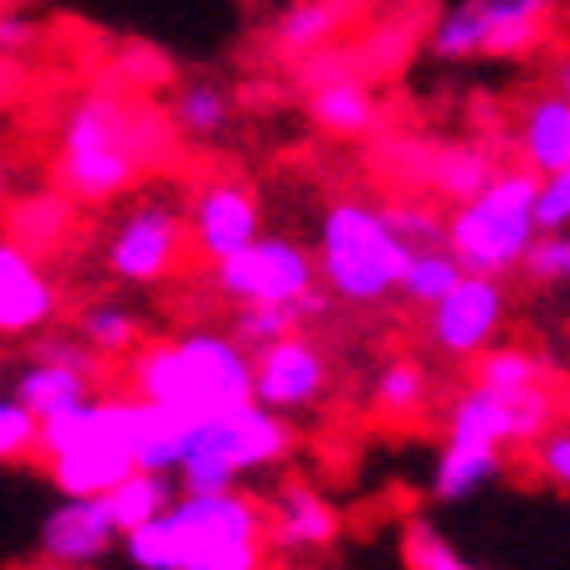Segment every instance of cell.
Instances as JSON below:
<instances>
[{"instance_id":"83f0119b","label":"cell","mask_w":570,"mask_h":570,"mask_svg":"<svg viewBox=\"0 0 570 570\" xmlns=\"http://www.w3.org/2000/svg\"><path fill=\"white\" fill-rule=\"evenodd\" d=\"M426 401H432V381H426L422 360H412V355L385 360L381 375H375V416L406 426L426 412Z\"/></svg>"},{"instance_id":"603a6c76","label":"cell","mask_w":570,"mask_h":570,"mask_svg":"<svg viewBox=\"0 0 570 570\" xmlns=\"http://www.w3.org/2000/svg\"><path fill=\"white\" fill-rule=\"evenodd\" d=\"M499 170V155L489 145H438L422 149V165H416V186L426 180V190L442 200H468L473 190L489 186V175Z\"/></svg>"},{"instance_id":"5b68a950","label":"cell","mask_w":570,"mask_h":570,"mask_svg":"<svg viewBox=\"0 0 570 570\" xmlns=\"http://www.w3.org/2000/svg\"><path fill=\"white\" fill-rule=\"evenodd\" d=\"M298 452V426L278 412H263L257 401L232 406V412L196 422L175 468L180 493H226L242 489L247 478L273 473Z\"/></svg>"},{"instance_id":"d6986e66","label":"cell","mask_w":570,"mask_h":570,"mask_svg":"<svg viewBox=\"0 0 570 570\" xmlns=\"http://www.w3.org/2000/svg\"><path fill=\"white\" fill-rule=\"evenodd\" d=\"M360 16H365V0H293L273 21V52L288 57V62L324 52L355 27Z\"/></svg>"},{"instance_id":"cb8c5ba5","label":"cell","mask_w":570,"mask_h":570,"mask_svg":"<svg viewBox=\"0 0 570 570\" xmlns=\"http://www.w3.org/2000/svg\"><path fill=\"white\" fill-rule=\"evenodd\" d=\"M190 438V422H180L175 412L155 406V401H129V452H134V468L145 473H170L180 468V452H186Z\"/></svg>"},{"instance_id":"ba28073f","label":"cell","mask_w":570,"mask_h":570,"mask_svg":"<svg viewBox=\"0 0 570 570\" xmlns=\"http://www.w3.org/2000/svg\"><path fill=\"white\" fill-rule=\"evenodd\" d=\"M190 257L186 212L175 196H139L104 237V273L124 288H159Z\"/></svg>"},{"instance_id":"7c38bea8","label":"cell","mask_w":570,"mask_h":570,"mask_svg":"<svg viewBox=\"0 0 570 570\" xmlns=\"http://www.w3.org/2000/svg\"><path fill=\"white\" fill-rule=\"evenodd\" d=\"M509 324V288L499 278L463 273L458 288H448L426 308V345L442 360H473L504 340Z\"/></svg>"},{"instance_id":"484cf974","label":"cell","mask_w":570,"mask_h":570,"mask_svg":"<svg viewBox=\"0 0 570 570\" xmlns=\"http://www.w3.org/2000/svg\"><path fill=\"white\" fill-rule=\"evenodd\" d=\"M72 340L94 360H129V350L145 340V318L129 304H119V298H94V304L78 308Z\"/></svg>"},{"instance_id":"5bb4252c","label":"cell","mask_w":570,"mask_h":570,"mask_svg":"<svg viewBox=\"0 0 570 570\" xmlns=\"http://www.w3.org/2000/svg\"><path fill=\"white\" fill-rule=\"evenodd\" d=\"M263 534L267 550H283V556H324L345 534V514L330 493H318L304 478H288L263 504Z\"/></svg>"},{"instance_id":"f546056e","label":"cell","mask_w":570,"mask_h":570,"mask_svg":"<svg viewBox=\"0 0 570 570\" xmlns=\"http://www.w3.org/2000/svg\"><path fill=\"white\" fill-rule=\"evenodd\" d=\"M458 278H463L458 257H452L448 247H426V253H412V263L401 267L396 298H406V304H416V308H432L448 288H458Z\"/></svg>"},{"instance_id":"7a4b0ae2","label":"cell","mask_w":570,"mask_h":570,"mask_svg":"<svg viewBox=\"0 0 570 570\" xmlns=\"http://www.w3.org/2000/svg\"><path fill=\"white\" fill-rule=\"evenodd\" d=\"M124 365L129 396L155 401L190 426L253 401V355L226 330H186L159 340L145 334Z\"/></svg>"},{"instance_id":"ffe728a7","label":"cell","mask_w":570,"mask_h":570,"mask_svg":"<svg viewBox=\"0 0 570 570\" xmlns=\"http://www.w3.org/2000/svg\"><path fill=\"white\" fill-rule=\"evenodd\" d=\"M509 473V452L493 442H473V438H448L442 432L438 463H432V499L438 504H468L478 493L499 483Z\"/></svg>"},{"instance_id":"7402d4cb","label":"cell","mask_w":570,"mask_h":570,"mask_svg":"<svg viewBox=\"0 0 570 570\" xmlns=\"http://www.w3.org/2000/svg\"><path fill=\"white\" fill-rule=\"evenodd\" d=\"M165 119H170L175 139H186V145H216V139L232 129V119H237V104H232V88H226V82L190 78L175 88Z\"/></svg>"},{"instance_id":"4316f807","label":"cell","mask_w":570,"mask_h":570,"mask_svg":"<svg viewBox=\"0 0 570 570\" xmlns=\"http://www.w3.org/2000/svg\"><path fill=\"white\" fill-rule=\"evenodd\" d=\"M175 499H180V489H175L170 473L134 468L124 483H114V489L104 493V509H108V519H114V530L129 534V530H139V524H149V519H159Z\"/></svg>"},{"instance_id":"f35d334b","label":"cell","mask_w":570,"mask_h":570,"mask_svg":"<svg viewBox=\"0 0 570 570\" xmlns=\"http://www.w3.org/2000/svg\"><path fill=\"white\" fill-rule=\"evenodd\" d=\"M16 570H82V566H57V560H27V566H16Z\"/></svg>"},{"instance_id":"1f68e13d","label":"cell","mask_w":570,"mask_h":570,"mask_svg":"<svg viewBox=\"0 0 570 570\" xmlns=\"http://www.w3.org/2000/svg\"><path fill=\"white\" fill-rule=\"evenodd\" d=\"M385 216L396 226V237L412 247V253H426V247H442V212L426 206L422 196H396L385 200Z\"/></svg>"},{"instance_id":"9c48e42d","label":"cell","mask_w":570,"mask_h":570,"mask_svg":"<svg viewBox=\"0 0 570 570\" xmlns=\"http://www.w3.org/2000/svg\"><path fill=\"white\" fill-rule=\"evenodd\" d=\"M212 273L216 298H226L232 308L247 304H308L318 288V267L308 242L283 237V232H263L247 247H237L232 257L206 267Z\"/></svg>"},{"instance_id":"d6a6232c","label":"cell","mask_w":570,"mask_h":570,"mask_svg":"<svg viewBox=\"0 0 570 570\" xmlns=\"http://www.w3.org/2000/svg\"><path fill=\"white\" fill-rule=\"evenodd\" d=\"M519 273H524L530 283H540V288L560 293L570 283V237H566V232H540V237L524 247Z\"/></svg>"},{"instance_id":"30bf717a","label":"cell","mask_w":570,"mask_h":570,"mask_svg":"<svg viewBox=\"0 0 570 570\" xmlns=\"http://www.w3.org/2000/svg\"><path fill=\"white\" fill-rule=\"evenodd\" d=\"M334 391V360L314 334H283L273 345L253 350V401L263 412L304 416L318 412Z\"/></svg>"},{"instance_id":"8992f818","label":"cell","mask_w":570,"mask_h":570,"mask_svg":"<svg viewBox=\"0 0 570 570\" xmlns=\"http://www.w3.org/2000/svg\"><path fill=\"white\" fill-rule=\"evenodd\" d=\"M530 200H534V175L519 170V165L514 170L499 165L489 175V186L473 190L442 216V247L458 257L463 273L509 283L519 273V263H524V247L540 237Z\"/></svg>"},{"instance_id":"52a82bcc","label":"cell","mask_w":570,"mask_h":570,"mask_svg":"<svg viewBox=\"0 0 570 570\" xmlns=\"http://www.w3.org/2000/svg\"><path fill=\"white\" fill-rule=\"evenodd\" d=\"M560 6L566 0H458L432 21L426 52L438 62H473V57L524 62L550 47Z\"/></svg>"},{"instance_id":"44dd1931","label":"cell","mask_w":570,"mask_h":570,"mask_svg":"<svg viewBox=\"0 0 570 570\" xmlns=\"http://www.w3.org/2000/svg\"><path fill=\"white\" fill-rule=\"evenodd\" d=\"M385 108L375 98V88L365 78H340V82H318L308 88V124L324 139H371L381 129Z\"/></svg>"},{"instance_id":"277c9868","label":"cell","mask_w":570,"mask_h":570,"mask_svg":"<svg viewBox=\"0 0 570 570\" xmlns=\"http://www.w3.org/2000/svg\"><path fill=\"white\" fill-rule=\"evenodd\" d=\"M129 401V391H98L82 406L37 426L41 473L62 499H104L134 473Z\"/></svg>"},{"instance_id":"6da1fadb","label":"cell","mask_w":570,"mask_h":570,"mask_svg":"<svg viewBox=\"0 0 570 570\" xmlns=\"http://www.w3.org/2000/svg\"><path fill=\"white\" fill-rule=\"evenodd\" d=\"M170 155L175 129L165 108L129 94L124 82H98L62 108L52 145V186L78 206H108L129 196Z\"/></svg>"},{"instance_id":"8fae6325","label":"cell","mask_w":570,"mask_h":570,"mask_svg":"<svg viewBox=\"0 0 570 570\" xmlns=\"http://www.w3.org/2000/svg\"><path fill=\"white\" fill-rule=\"evenodd\" d=\"M186 212V242L200 263L212 267L222 257H232L237 247H247L253 237H263V196H257L253 180L242 175H206L190 200L180 206Z\"/></svg>"},{"instance_id":"8d00e7d4","label":"cell","mask_w":570,"mask_h":570,"mask_svg":"<svg viewBox=\"0 0 570 570\" xmlns=\"http://www.w3.org/2000/svg\"><path fill=\"white\" fill-rule=\"evenodd\" d=\"M524 452H530V468L550 483V489H560V493L570 489V432H566V422H556L544 438H534Z\"/></svg>"},{"instance_id":"9a60e30c","label":"cell","mask_w":570,"mask_h":570,"mask_svg":"<svg viewBox=\"0 0 570 570\" xmlns=\"http://www.w3.org/2000/svg\"><path fill=\"white\" fill-rule=\"evenodd\" d=\"M62 318V288L47 263L0 237V340H37Z\"/></svg>"},{"instance_id":"2e32d148","label":"cell","mask_w":570,"mask_h":570,"mask_svg":"<svg viewBox=\"0 0 570 570\" xmlns=\"http://www.w3.org/2000/svg\"><path fill=\"white\" fill-rule=\"evenodd\" d=\"M114 550H119V530L104 499H57L41 519V560L98 570Z\"/></svg>"},{"instance_id":"3957f363","label":"cell","mask_w":570,"mask_h":570,"mask_svg":"<svg viewBox=\"0 0 570 570\" xmlns=\"http://www.w3.org/2000/svg\"><path fill=\"white\" fill-rule=\"evenodd\" d=\"M314 267L318 288L355 308H375L396 298L401 267L412 263V247L396 237L385 216V200L375 196H334L314 226Z\"/></svg>"},{"instance_id":"4fadbf2b","label":"cell","mask_w":570,"mask_h":570,"mask_svg":"<svg viewBox=\"0 0 570 570\" xmlns=\"http://www.w3.org/2000/svg\"><path fill=\"white\" fill-rule=\"evenodd\" d=\"M11 396L21 401L37 422H52V416L82 406L88 396H98V360L88 355L72 334H37V340H31L27 371L16 375Z\"/></svg>"},{"instance_id":"e575fe53","label":"cell","mask_w":570,"mask_h":570,"mask_svg":"<svg viewBox=\"0 0 570 570\" xmlns=\"http://www.w3.org/2000/svg\"><path fill=\"white\" fill-rule=\"evenodd\" d=\"M37 416L16 396H0V463H27L37 458Z\"/></svg>"},{"instance_id":"f1b7e54d","label":"cell","mask_w":570,"mask_h":570,"mask_svg":"<svg viewBox=\"0 0 570 570\" xmlns=\"http://www.w3.org/2000/svg\"><path fill=\"white\" fill-rule=\"evenodd\" d=\"M318 314H324V293H314L308 304H247V308H237V318H232L226 334L253 355V350L273 345L283 334H298L308 318H318Z\"/></svg>"},{"instance_id":"74e56055","label":"cell","mask_w":570,"mask_h":570,"mask_svg":"<svg viewBox=\"0 0 570 570\" xmlns=\"http://www.w3.org/2000/svg\"><path fill=\"white\" fill-rule=\"evenodd\" d=\"M41 41V27H37V16L27 11H0V57H27L31 47Z\"/></svg>"},{"instance_id":"ab89813d","label":"cell","mask_w":570,"mask_h":570,"mask_svg":"<svg viewBox=\"0 0 570 570\" xmlns=\"http://www.w3.org/2000/svg\"><path fill=\"white\" fill-rule=\"evenodd\" d=\"M0 206H6V165H0Z\"/></svg>"},{"instance_id":"836d02e7","label":"cell","mask_w":570,"mask_h":570,"mask_svg":"<svg viewBox=\"0 0 570 570\" xmlns=\"http://www.w3.org/2000/svg\"><path fill=\"white\" fill-rule=\"evenodd\" d=\"M267 540H216L190 550L180 570H267Z\"/></svg>"},{"instance_id":"ac0fdd59","label":"cell","mask_w":570,"mask_h":570,"mask_svg":"<svg viewBox=\"0 0 570 570\" xmlns=\"http://www.w3.org/2000/svg\"><path fill=\"white\" fill-rule=\"evenodd\" d=\"M514 149H519V170L530 175H560L570 170V94H566V78L550 88V94H534L519 114V134H514Z\"/></svg>"},{"instance_id":"d590c367","label":"cell","mask_w":570,"mask_h":570,"mask_svg":"<svg viewBox=\"0 0 570 570\" xmlns=\"http://www.w3.org/2000/svg\"><path fill=\"white\" fill-rule=\"evenodd\" d=\"M530 216H534V232H566L570 226V170L534 175Z\"/></svg>"},{"instance_id":"4dcf8cb0","label":"cell","mask_w":570,"mask_h":570,"mask_svg":"<svg viewBox=\"0 0 570 570\" xmlns=\"http://www.w3.org/2000/svg\"><path fill=\"white\" fill-rule=\"evenodd\" d=\"M401 560H406V570H483L478 560H468L432 519H406V530H401Z\"/></svg>"},{"instance_id":"d4e9b609","label":"cell","mask_w":570,"mask_h":570,"mask_svg":"<svg viewBox=\"0 0 570 570\" xmlns=\"http://www.w3.org/2000/svg\"><path fill=\"white\" fill-rule=\"evenodd\" d=\"M556 381H560V365L540 345L499 340L483 355H473V385H489V391H530V385H556Z\"/></svg>"},{"instance_id":"e0dca14e","label":"cell","mask_w":570,"mask_h":570,"mask_svg":"<svg viewBox=\"0 0 570 570\" xmlns=\"http://www.w3.org/2000/svg\"><path fill=\"white\" fill-rule=\"evenodd\" d=\"M78 200H67L57 186L21 190V196H6V206H0V237L47 263L52 253H67V242L78 237Z\"/></svg>"}]
</instances>
